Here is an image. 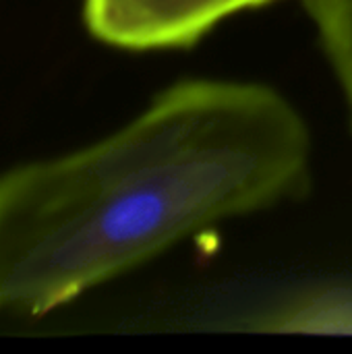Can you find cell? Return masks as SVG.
<instances>
[{
  "label": "cell",
  "instance_id": "6da1fadb",
  "mask_svg": "<svg viewBox=\"0 0 352 354\" xmlns=\"http://www.w3.org/2000/svg\"><path fill=\"white\" fill-rule=\"evenodd\" d=\"M311 137L261 83L191 79L77 151L0 174V313L41 317L205 226L297 195Z\"/></svg>",
  "mask_w": 352,
  "mask_h": 354
},
{
  "label": "cell",
  "instance_id": "7a4b0ae2",
  "mask_svg": "<svg viewBox=\"0 0 352 354\" xmlns=\"http://www.w3.org/2000/svg\"><path fill=\"white\" fill-rule=\"evenodd\" d=\"M274 0H83L89 33L114 48H187L220 21Z\"/></svg>",
  "mask_w": 352,
  "mask_h": 354
},
{
  "label": "cell",
  "instance_id": "3957f363",
  "mask_svg": "<svg viewBox=\"0 0 352 354\" xmlns=\"http://www.w3.org/2000/svg\"><path fill=\"white\" fill-rule=\"evenodd\" d=\"M352 120V0H305Z\"/></svg>",
  "mask_w": 352,
  "mask_h": 354
}]
</instances>
